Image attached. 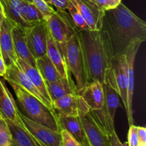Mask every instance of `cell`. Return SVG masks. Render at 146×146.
<instances>
[{"label":"cell","mask_w":146,"mask_h":146,"mask_svg":"<svg viewBox=\"0 0 146 146\" xmlns=\"http://www.w3.org/2000/svg\"><path fill=\"white\" fill-rule=\"evenodd\" d=\"M143 42L135 41L127 48L125 54L128 62V112L126 113L129 125L133 124V97L134 89V63L140 46Z\"/></svg>","instance_id":"4fadbf2b"},{"label":"cell","mask_w":146,"mask_h":146,"mask_svg":"<svg viewBox=\"0 0 146 146\" xmlns=\"http://www.w3.org/2000/svg\"><path fill=\"white\" fill-rule=\"evenodd\" d=\"M26 1H29V2H32V0H24Z\"/></svg>","instance_id":"b9f144b4"},{"label":"cell","mask_w":146,"mask_h":146,"mask_svg":"<svg viewBox=\"0 0 146 146\" xmlns=\"http://www.w3.org/2000/svg\"><path fill=\"white\" fill-rule=\"evenodd\" d=\"M14 24L7 18L4 19L0 24V52L7 67L16 64L17 60L11 34Z\"/></svg>","instance_id":"7c38bea8"},{"label":"cell","mask_w":146,"mask_h":146,"mask_svg":"<svg viewBox=\"0 0 146 146\" xmlns=\"http://www.w3.org/2000/svg\"><path fill=\"white\" fill-rule=\"evenodd\" d=\"M3 78L7 82L14 83V84L19 86L23 89H24L27 92L29 93L30 94L35 96L36 98H38V100H40L41 102L44 103L46 105L45 101L39 93V91L36 88V87L31 83L28 76L17 65V63L7 67V71H6L5 74L3 76Z\"/></svg>","instance_id":"2e32d148"},{"label":"cell","mask_w":146,"mask_h":146,"mask_svg":"<svg viewBox=\"0 0 146 146\" xmlns=\"http://www.w3.org/2000/svg\"><path fill=\"white\" fill-rule=\"evenodd\" d=\"M26 38L30 52L35 59L46 54L48 31L46 20L25 29Z\"/></svg>","instance_id":"52a82bcc"},{"label":"cell","mask_w":146,"mask_h":146,"mask_svg":"<svg viewBox=\"0 0 146 146\" xmlns=\"http://www.w3.org/2000/svg\"><path fill=\"white\" fill-rule=\"evenodd\" d=\"M11 146H19V145H17V143L14 142V141L12 140V144H11Z\"/></svg>","instance_id":"74e56055"},{"label":"cell","mask_w":146,"mask_h":146,"mask_svg":"<svg viewBox=\"0 0 146 146\" xmlns=\"http://www.w3.org/2000/svg\"><path fill=\"white\" fill-rule=\"evenodd\" d=\"M70 0H50V4H52L58 10H67Z\"/></svg>","instance_id":"d6a6232c"},{"label":"cell","mask_w":146,"mask_h":146,"mask_svg":"<svg viewBox=\"0 0 146 146\" xmlns=\"http://www.w3.org/2000/svg\"><path fill=\"white\" fill-rule=\"evenodd\" d=\"M113 85L128 112V62L125 54L115 55L112 69Z\"/></svg>","instance_id":"9c48e42d"},{"label":"cell","mask_w":146,"mask_h":146,"mask_svg":"<svg viewBox=\"0 0 146 146\" xmlns=\"http://www.w3.org/2000/svg\"><path fill=\"white\" fill-rule=\"evenodd\" d=\"M58 47L65 58L68 72L73 76L78 94L81 95L88 84V78L84 51L77 31L68 41Z\"/></svg>","instance_id":"277c9868"},{"label":"cell","mask_w":146,"mask_h":146,"mask_svg":"<svg viewBox=\"0 0 146 146\" xmlns=\"http://www.w3.org/2000/svg\"><path fill=\"white\" fill-rule=\"evenodd\" d=\"M22 0H0L6 18L11 20L14 24L21 26L24 29L30 26L27 25L21 17L20 7Z\"/></svg>","instance_id":"cb8c5ba5"},{"label":"cell","mask_w":146,"mask_h":146,"mask_svg":"<svg viewBox=\"0 0 146 146\" xmlns=\"http://www.w3.org/2000/svg\"><path fill=\"white\" fill-rule=\"evenodd\" d=\"M108 139H109L111 146H125L121 142L115 131L108 135Z\"/></svg>","instance_id":"836d02e7"},{"label":"cell","mask_w":146,"mask_h":146,"mask_svg":"<svg viewBox=\"0 0 146 146\" xmlns=\"http://www.w3.org/2000/svg\"><path fill=\"white\" fill-rule=\"evenodd\" d=\"M0 56H1V52H0Z\"/></svg>","instance_id":"7bdbcfd3"},{"label":"cell","mask_w":146,"mask_h":146,"mask_svg":"<svg viewBox=\"0 0 146 146\" xmlns=\"http://www.w3.org/2000/svg\"><path fill=\"white\" fill-rule=\"evenodd\" d=\"M129 130L128 133V146H138L139 139H138L137 128L138 126L134 124L129 125Z\"/></svg>","instance_id":"4dcf8cb0"},{"label":"cell","mask_w":146,"mask_h":146,"mask_svg":"<svg viewBox=\"0 0 146 146\" xmlns=\"http://www.w3.org/2000/svg\"><path fill=\"white\" fill-rule=\"evenodd\" d=\"M14 48L17 58L23 60L29 65L36 67V59L27 45L25 29L15 24L11 30Z\"/></svg>","instance_id":"ac0fdd59"},{"label":"cell","mask_w":146,"mask_h":146,"mask_svg":"<svg viewBox=\"0 0 146 146\" xmlns=\"http://www.w3.org/2000/svg\"><path fill=\"white\" fill-rule=\"evenodd\" d=\"M20 14L23 21L29 26L45 20L42 13L32 2L22 0L20 7Z\"/></svg>","instance_id":"484cf974"},{"label":"cell","mask_w":146,"mask_h":146,"mask_svg":"<svg viewBox=\"0 0 146 146\" xmlns=\"http://www.w3.org/2000/svg\"><path fill=\"white\" fill-rule=\"evenodd\" d=\"M58 123L61 130H66L81 145L87 141L85 132L81 123L79 118L76 116L66 115L60 113H56Z\"/></svg>","instance_id":"44dd1931"},{"label":"cell","mask_w":146,"mask_h":146,"mask_svg":"<svg viewBox=\"0 0 146 146\" xmlns=\"http://www.w3.org/2000/svg\"><path fill=\"white\" fill-rule=\"evenodd\" d=\"M138 146H146V144H142V143H139V145Z\"/></svg>","instance_id":"ab89813d"},{"label":"cell","mask_w":146,"mask_h":146,"mask_svg":"<svg viewBox=\"0 0 146 146\" xmlns=\"http://www.w3.org/2000/svg\"><path fill=\"white\" fill-rule=\"evenodd\" d=\"M12 136L8 123L0 113V146H11Z\"/></svg>","instance_id":"83f0119b"},{"label":"cell","mask_w":146,"mask_h":146,"mask_svg":"<svg viewBox=\"0 0 146 146\" xmlns=\"http://www.w3.org/2000/svg\"><path fill=\"white\" fill-rule=\"evenodd\" d=\"M16 63L20 67V68L25 73L26 75L28 76V78H29L31 83L34 84L36 88L39 91V93L45 101L46 105L47 106V107L52 111H56L53 107L52 101L50 98L46 85V81L41 76V74L38 71V69L36 67L29 65L20 58H17Z\"/></svg>","instance_id":"e0dca14e"},{"label":"cell","mask_w":146,"mask_h":146,"mask_svg":"<svg viewBox=\"0 0 146 146\" xmlns=\"http://www.w3.org/2000/svg\"><path fill=\"white\" fill-rule=\"evenodd\" d=\"M20 118L26 129L44 146H61V135L54 131L26 117L20 112Z\"/></svg>","instance_id":"ba28073f"},{"label":"cell","mask_w":146,"mask_h":146,"mask_svg":"<svg viewBox=\"0 0 146 146\" xmlns=\"http://www.w3.org/2000/svg\"><path fill=\"white\" fill-rule=\"evenodd\" d=\"M60 133L61 135V146H82L76 138L68 133L66 130H61Z\"/></svg>","instance_id":"f546056e"},{"label":"cell","mask_w":146,"mask_h":146,"mask_svg":"<svg viewBox=\"0 0 146 146\" xmlns=\"http://www.w3.org/2000/svg\"><path fill=\"white\" fill-rule=\"evenodd\" d=\"M5 15H4V11H3L2 7H1V4H0V24H1V22L3 21V20L5 19Z\"/></svg>","instance_id":"8d00e7d4"},{"label":"cell","mask_w":146,"mask_h":146,"mask_svg":"<svg viewBox=\"0 0 146 146\" xmlns=\"http://www.w3.org/2000/svg\"><path fill=\"white\" fill-rule=\"evenodd\" d=\"M90 111L99 110L104 103V85L97 81L90 82L81 94Z\"/></svg>","instance_id":"d6986e66"},{"label":"cell","mask_w":146,"mask_h":146,"mask_svg":"<svg viewBox=\"0 0 146 146\" xmlns=\"http://www.w3.org/2000/svg\"><path fill=\"white\" fill-rule=\"evenodd\" d=\"M32 3L42 13L45 20L51 17L56 11L44 0H32Z\"/></svg>","instance_id":"f1b7e54d"},{"label":"cell","mask_w":146,"mask_h":146,"mask_svg":"<svg viewBox=\"0 0 146 146\" xmlns=\"http://www.w3.org/2000/svg\"><path fill=\"white\" fill-rule=\"evenodd\" d=\"M9 127L11 131L12 140L19 146H44L40 143L28 131L24 125L7 121Z\"/></svg>","instance_id":"603a6c76"},{"label":"cell","mask_w":146,"mask_h":146,"mask_svg":"<svg viewBox=\"0 0 146 146\" xmlns=\"http://www.w3.org/2000/svg\"><path fill=\"white\" fill-rule=\"evenodd\" d=\"M46 21L48 34L58 46L65 44L76 33V27L69 13L66 10H56Z\"/></svg>","instance_id":"8992f818"},{"label":"cell","mask_w":146,"mask_h":146,"mask_svg":"<svg viewBox=\"0 0 146 146\" xmlns=\"http://www.w3.org/2000/svg\"><path fill=\"white\" fill-rule=\"evenodd\" d=\"M137 133L139 139V143L146 144V129L145 127L138 126Z\"/></svg>","instance_id":"e575fe53"},{"label":"cell","mask_w":146,"mask_h":146,"mask_svg":"<svg viewBox=\"0 0 146 146\" xmlns=\"http://www.w3.org/2000/svg\"><path fill=\"white\" fill-rule=\"evenodd\" d=\"M82 146H91V145H89V143H88V141H86V143H84V144H83V145H82Z\"/></svg>","instance_id":"f35d334b"},{"label":"cell","mask_w":146,"mask_h":146,"mask_svg":"<svg viewBox=\"0 0 146 146\" xmlns=\"http://www.w3.org/2000/svg\"><path fill=\"white\" fill-rule=\"evenodd\" d=\"M8 83L12 87L19 106L26 117L54 131H61L56 111L48 108L44 103L19 86Z\"/></svg>","instance_id":"3957f363"},{"label":"cell","mask_w":146,"mask_h":146,"mask_svg":"<svg viewBox=\"0 0 146 146\" xmlns=\"http://www.w3.org/2000/svg\"><path fill=\"white\" fill-rule=\"evenodd\" d=\"M44 1H45L46 2L48 3V4H50V0H44Z\"/></svg>","instance_id":"60d3db41"},{"label":"cell","mask_w":146,"mask_h":146,"mask_svg":"<svg viewBox=\"0 0 146 146\" xmlns=\"http://www.w3.org/2000/svg\"><path fill=\"white\" fill-rule=\"evenodd\" d=\"M79 10L90 30H101L105 11L94 0H70Z\"/></svg>","instance_id":"8fae6325"},{"label":"cell","mask_w":146,"mask_h":146,"mask_svg":"<svg viewBox=\"0 0 146 146\" xmlns=\"http://www.w3.org/2000/svg\"><path fill=\"white\" fill-rule=\"evenodd\" d=\"M0 113L7 121L24 125L17 103L4 78H0Z\"/></svg>","instance_id":"9a60e30c"},{"label":"cell","mask_w":146,"mask_h":146,"mask_svg":"<svg viewBox=\"0 0 146 146\" xmlns=\"http://www.w3.org/2000/svg\"><path fill=\"white\" fill-rule=\"evenodd\" d=\"M36 68L46 82H54L61 78L59 73L46 55L36 59Z\"/></svg>","instance_id":"d4e9b609"},{"label":"cell","mask_w":146,"mask_h":146,"mask_svg":"<svg viewBox=\"0 0 146 146\" xmlns=\"http://www.w3.org/2000/svg\"><path fill=\"white\" fill-rule=\"evenodd\" d=\"M94 1L99 6L100 8L104 11L115 8L120 3H121V0H94Z\"/></svg>","instance_id":"1f68e13d"},{"label":"cell","mask_w":146,"mask_h":146,"mask_svg":"<svg viewBox=\"0 0 146 146\" xmlns=\"http://www.w3.org/2000/svg\"><path fill=\"white\" fill-rule=\"evenodd\" d=\"M53 107L56 113L70 116L78 117L90 111L88 105L79 94L64 96L54 101Z\"/></svg>","instance_id":"30bf717a"},{"label":"cell","mask_w":146,"mask_h":146,"mask_svg":"<svg viewBox=\"0 0 146 146\" xmlns=\"http://www.w3.org/2000/svg\"><path fill=\"white\" fill-rule=\"evenodd\" d=\"M7 71V66L4 63L1 56H0V77H3Z\"/></svg>","instance_id":"d590c367"},{"label":"cell","mask_w":146,"mask_h":146,"mask_svg":"<svg viewBox=\"0 0 146 146\" xmlns=\"http://www.w3.org/2000/svg\"><path fill=\"white\" fill-rule=\"evenodd\" d=\"M67 10H68L70 16L71 17V19H72L76 27L78 29L90 30L89 27L87 25L85 19L80 13L79 10L77 9V7L74 5V4L71 1H69V4L67 7Z\"/></svg>","instance_id":"4316f807"},{"label":"cell","mask_w":146,"mask_h":146,"mask_svg":"<svg viewBox=\"0 0 146 146\" xmlns=\"http://www.w3.org/2000/svg\"><path fill=\"white\" fill-rule=\"evenodd\" d=\"M86 139L91 146H111L108 135L101 129L90 113L78 116Z\"/></svg>","instance_id":"5bb4252c"},{"label":"cell","mask_w":146,"mask_h":146,"mask_svg":"<svg viewBox=\"0 0 146 146\" xmlns=\"http://www.w3.org/2000/svg\"><path fill=\"white\" fill-rule=\"evenodd\" d=\"M104 103L99 110L90 111L93 118L101 129L107 135L115 132L114 119L115 113L120 106V96L117 90L109 83H105Z\"/></svg>","instance_id":"5b68a950"},{"label":"cell","mask_w":146,"mask_h":146,"mask_svg":"<svg viewBox=\"0 0 146 146\" xmlns=\"http://www.w3.org/2000/svg\"><path fill=\"white\" fill-rule=\"evenodd\" d=\"M102 29L109 36L115 56L125 54L133 41L146 40L145 21L122 3L105 11Z\"/></svg>","instance_id":"7a4b0ae2"},{"label":"cell","mask_w":146,"mask_h":146,"mask_svg":"<svg viewBox=\"0 0 146 146\" xmlns=\"http://www.w3.org/2000/svg\"><path fill=\"white\" fill-rule=\"evenodd\" d=\"M50 61L52 62L54 66L57 69L58 72L63 78H68L71 76L67 68L65 58L59 47L57 45L54 40L48 34L47 39L46 54Z\"/></svg>","instance_id":"7402d4cb"},{"label":"cell","mask_w":146,"mask_h":146,"mask_svg":"<svg viewBox=\"0 0 146 146\" xmlns=\"http://www.w3.org/2000/svg\"><path fill=\"white\" fill-rule=\"evenodd\" d=\"M77 34L84 51L88 84L97 81L114 87L112 69L115 54L108 33L103 29H77Z\"/></svg>","instance_id":"6da1fadb"},{"label":"cell","mask_w":146,"mask_h":146,"mask_svg":"<svg viewBox=\"0 0 146 146\" xmlns=\"http://www.w3.org/2000/svg\"><path fill=\"white\" fill-rule=\"evenodd\" d=\"M52 104L54 101L68 94H78L75 82L71 76L60 78L54 82H46Z\"/></svg>","instance_id":"ffe728a7"}]
</instances>
